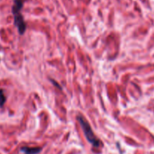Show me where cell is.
Masks as SVG:
<instances>
[{"label":"cell","instance_id":"1","mask_svg":"<svg viewBox=\"0 0 154 154\" xmlns=\"http://www.w3.org/2000/svg\"><path fill=\"white\" fill-rule=\"evenodd\" d=\"M24 0H14L11 11L14 15V26L17 27V31L20 35L24 34L26 29V23L21 14V9L23 8Z\"/></svg>","mask_w":154,"mask_h":154},{"label":"cell","instance_id":"2","mask_svg":"<svg viewBox=\"0 0 154 154\" xmlns=\"http://www.w3.org/2000/svg\"><path fill=\"white\" fill-rule=\"evenodd\" d=\"M76 119L78 122H79V123L80 124L81 127H82V130H83L84 134H85L88 141L91 143L92 146H94V147H100V146H102L101 140H99L97 136L93 132V130L91 128V125H90L89 122L85 119V118L82 116L79 115L77 116Z\"/></svg>","mask_w":154,"mask_h":154},{"label":"cell","instance_id":"3","mask_svg":"<svg viewBox=\"0 0 154 154\" xmlns=\"http://www.w3.org/2000/svg\"><path fill=\"white\" fill-rule=\"evenodd\" d=\"M20 152L23 154H38L42 150L41 147H29V146H23L20 148Z\"/></svg>","mask_w":154,"mask_h":154},{"label":"cell","instance_id":"4","mask_svg":"<svg viewBox=\"0 0 154 154\" xmlns=\"http://www.w3.org/2000/svg\"><path fill=\"white\" fill-rule=\"evenodd\" d=\"M6 101V97L4 94V91L2 89H0V107H2Z\"/></svg>","mask_w":154,"mask_h":154}]
</instances>
